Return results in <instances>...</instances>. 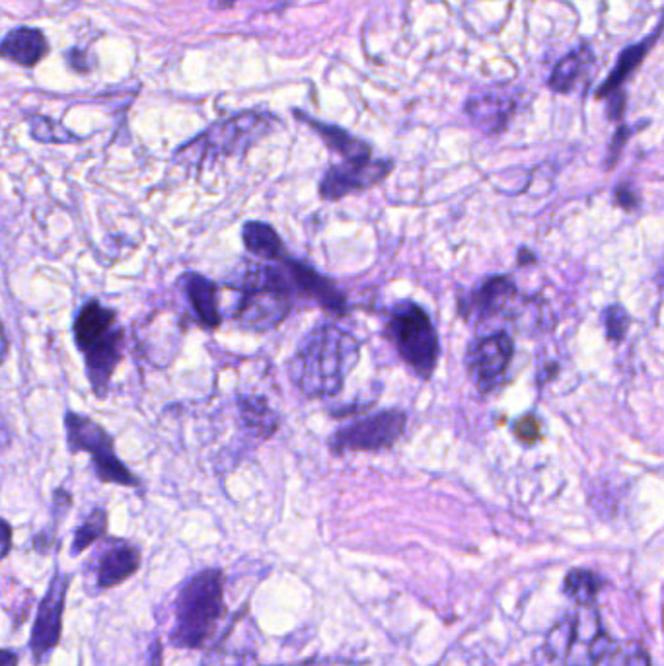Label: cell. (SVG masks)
Here are the masks:
<instances>
[{"label":"cell","instance_id":"8992f818","mask_svg":"<svg viewBox=\"0 0 664 666\" xmlns=\"http://www.w3.org/2000/svg\"><path fill=\"white\" fill-rule=\"evenodd\" d=\"M386 335L393 343L403 363L427 380L435 372L440 345L431 315L413 300H400L393 305L386 324Z\"/></svg>","mask_w":664,"mask_h":666},{"label":"cell","instance_id":"30bf717a","mask_svg":"<svg viewBox=\"0 0 664 666\" xmlns=\"http://www.w3.org/2000/svg\"><path fill=\"white\" fill-rule=\"evenodd\" d=\"M515 342L507 332L488 333L473 340L466 351V368L481 395L495 394L508 378Z\"/></svg>","mask_w":664,"mask_h":666},{"label":"cell","instance_id":"4fadbf2b","mask_svg":"<svg viewBox=\"0 0 664 666\" xmlns=\"http://www.w3.org/2000/svg\"><path fill=\"white\" fill-rule=\"evenodd\" d=\"M518 289L507 275H491L460 298V315L470 324H483L499 315H508L516 307Z\"/></svg>","mask_w":664,"mask_h":666},{"label":"cell","instance_id":"d6986e66","mask_svg":"<svg viewBox=\"0 0 664 666\" xmlns=\"http://www.w3.org/2000/svg\"><path fill=\"white\" fill-rule=\"evenodd\" d=\"M596 57L593 47L588 44L579 45L577 49L569 51L561 57L558 65L551 70L548 88L556 94H571L575 88L585 82L586 77L595 69Z\"/></svg>","mask_w":664,"mask_h":666},{"label":"cell","instance_id":"8fae6325","mask_svg":"<svg viewBox=\"0 0 664 666\" xmlns=\"http://www.w3.org/2000/svg\"><path fill=\"white\" fill-rule=\"evenodd\" d=\"M393 170L392 160H341L330 168L320 182V197L325 202H340L351 193L367 192L382 184Z\"/></svg>","mask_w":664,"mask_h":666},{"label":"cell","instance_id":"9c48e42d","mask_svg":"<svg viewBox=\"0 0 664 666\" xmlns=\"http://www.w3.org/2000/svg\"><path fill=\"white\" fill-rule=\"evenodd\" d=\"M405 425L408 415L402 410H386L335 430L328 440V447L337 456L347 452H378L392 448L403 437Z\"/></svg>","mask_w":664,"mask_h":666},{"label":"cell","instance_id":"1f68e13d","mask_svg":"<svg viewBox=\"0 0 664 666\" xmlns=\"http://www.w3.org/2000/svg\"><path fill=\"white\" fill-rule=\"evenodd\" d=\"M616 203L620 205L623 210H633L639 207V195L630 184H620L614 192Z\"/></svg>","mask_w":664,"mask_h":666},{"label":"cell","instance_id":"ffe728a7","mask_svg":"<svg viewBox=\"0 0 664 666\" xmlns=\"http://www.w3.org/2000/svg\"><path fill=\"white\" fill-rule=\"evenodd\" d=\"M298 119L302 123H307L308 127L324 140L325 147L340 154L341 160H367L373 158V149L370 145L365 142L363 139H358L355 135H351L350 131L341 129L337 125H330V123L320 122L314 119L312 115L302 114V112H295Z\"/></svg>","mask_w":664,"mask_h":666},{"label":"cell","instance_id":"7c38bea8","mask_svg":"<svg viewBox=\"0 0 664 666\" xmlns=\"http://www.w3.org/2000/svg\"><path fill=\"white\" fill-rule=\"evenodd\" d=\"M661 34H663V24H659L655 27V32L648 35L645 39H641L639 44L626 47L618 55L616 65L610 70L608 79L604 80L603 84L596 90V100H604L608 104L606 112H608V117L613 122L621 123V117H623V112H626V87L630 84L636 70L641 67V62L645 61V57L655 47L656 42L661 39Z\"/></svg>","mask_w":664,"mask_h":666},{"label":"cell","instance_id":"ac0fdd59","mask_svg":"<svg viewBox=\"0 0 664 666\" xmlns=\"http://www.w3.org/2000/svg\"><path fill=\"white\" fill-rule=\"evenodd\" d=\"M49 53L44 32L37 27H14L0 42V59L22 67H35Z\"/></svg>","mask_w":664,"mask_h":666},{"label":"cell","instance_id":"83f0119b","mask_svg":"<svg viewBox=\"0 0 664 666\" xmlns=\"http://www.w3.org/2000/svg\"><path fill=\"white\" fill-rule=\"evenodd\" d=\"M203 666H262L254 653H240V651H210Z\"/></svg>","mask_w":664,"mask_h":666},{"label":"cell","instance_id":"3957f363","mask_svg":"<svg viewBox=\"0 0 664 666\" xmlns=\"http://www.w3.org/2000/svg\"><path fill=\"white\" fill-rule=\"evenodd\" d=\"M75 342L79 347L92 392L104 400L110 392V384L115 368L123 359V328L117 320V312L105 308L100 300H88L75 318Z\"/></svg>","mask_w":664,"mask_h":666},{"label":"cell","instance_id":"5b68a950","mask_svg":"<svg viewBox=\"0 0 664 666\" xmlns=\"http://www.w3.org/2000/svg\"><path fill=\"white\" fill-rule=\"evenodd\" d=\"M225 608L222 571L205 570L190 578L175 600L174 630L170 633L178 648H203L219 628Z\"/></svg>","mask_w":664,"mask_h":666},{"label":"cell","instance_id":"f1b7e54d","mask_svg":"<svg viewBox=\"0 0 664 666\" xmlns=\"http://www.w3.org/2000/svg\"><path fill=\"white\" fill-rule=\"evenodd\" d=\"M631 135H633V129L628 127V125H620L616 133H614L613 142H610V147H608V154L604 158V170L606 172H610L616 164H618V160H620L621 152H623V147L628 145V140L631 139Z\"/></svg>","mask_w":664,"mask_h":666},{"label":"cell","instance_id":"52a82bcc","mask_svg":"<svg viewBox=\"0 0 664 666\" xmlns=\"http://www.w3.org/2000/svg\"><path fill=\"white\" fill-rule=\"evenodd\" d=\"M65 429L70 452L90 455L100 482L139 487V478L115 455L114 438L110 437V433L100 423L69 412L65 415Z\"/></svg>","mask_w":664,"mask_h":666},{"label":"cell","instance_id":"e0dca14e","mask_svg":"<svg viewBox=\"0 0 664 666\" xmlns=\"http://www.w3.org/2000/svg\"><path fill=\"white\" fill-rule=\"evenodd\" d=\"M142 555L131 542H115L102 553L98 563V587L114 588L140 570Z\"/></svg>","mask_w":664,"mask_h":666},{"label":"cell","instance_id":"277c9868","mask_svg":"<svg viewBox=\"0 0 664 666\" xmlns=\"http://www.w3.org/2000/svg\"><path fill=\"white\" fill-rule=\"evenodd\" d=\"M618 643L604 628L596 605L577 606L553 623L543 641L546 655L560 666H598L613 657Z\"/></svg>","mask_w":664,"mask_h":666},{"label":"cell","instance_id":"2e32d148","mask_svg":"<svg viewBox=\"0 0 664 666\" xmlns=\"http://www.w3.org/2000/svg\"><path fill=\"white\" fill-rule=\"evenodd\" d=\"M283 265L289 273L295 295H300L307 300H314L316 305H320L330 314L340 315V318L347 315V312H350L347 298L337 289L335 283H332L324 275H320L314 267H310L305 262L293 260V257L285 260Z\"/></svg>","mask_w":664,"mask_h":666},{"label":"cell","instance_id":"cb8c5ba5","mask_svg":"<svg viewBox=\"0 0 664 666\" xmlns=\"http://www.w3.org/2000/svg\"><path fill=\"white\" fill-rule=\"evenodd\" d=\"M604 587V578L591 570H571L563 581V593L577 606L596 605Z\"/></svg>","mask_w":664,"mask_h":666},{"label":"cell","instance_id":"9a60e30c","mask_svg":"<svg viewBox=\"0 0 664 666\" xmlns=\"http://www.w3.org/2000/svg\"><path fill=\"white\" fill-rule=\"evenodd\" d=\"M466 115L483 135L497 137L508 129L518 112V97L511 90H488L468 97Z\"/></svg>","mask_w":664,"mask_h":666},{"label":"cell","instance_id":"ba28073f","mask_svg":"<svg viewBox=\"0 0 664 666\" xmlns=\"http://www.w3.org/2000/svg\"><path fill=\"white\" fill-rule=\"evenodd\" d=\"M279 119L267 112H244L215 123L192 147H202L203 157H237L275 131Z\"/></svg>","mask_w":664,"mask_h":666},{"label":"cell","instance_id":"603a6c76","mask_svg":"<svg viewBox=\"0 0 664 666\" xmlns=\"http://www.w3.org/2000/svg\"><path fill=\"white\" fill-rule=\"evenodd\" d=\"M238 403H240V415L244 420L245 427L257 437H272L273 433L277 430L279 421L267 402L260 395H245V398H240Z\"/></svg>","mask_w":664,"mask_h":666},{"label":"cell","instance_id":"44dd1931","mask_svg":"<svg viewBox=\"0 0 664 666\" xmlns=\"http://www.w3.org/2000/svg\"><path fill=\"white\" fill-rule=\"evenodd\" d=\"M182 280H184L185 297L192 305L195 320L207 330H217L222 322L219 305H217L219 287L199 273H187Z\"/></svg>","mask_w":664,"mask_h":666},{"label":"cell","instance_id":"e575fe53","mask_svg":"<svg viewBox=\"0 0 664 666\" xmlns=\"http://www.w3.org/2000/svg\"><path fill=\"white\" fill-rule=\"evenodd\" d=\"M0 666H18V655L7 648H0Z\"/></svg>","mask_w":664,"mask_h":666},{"label":"cell","instance_id":"4dcf8cb0","mask_svg":"<svg viewBox=\"0 0 664 666\" xmlns=\"http://www.w3.org/2000/svg\"><path fill=\"white\" fill-rule=\"evenodd\" d=\"M620 666H653L651 657H649L645 647H641L639 643H630L628 647L620 653Z\"/></svg>","mask_w":664,"mask_h":666},{"label":"cell","instance_id":"f546056e","mask_svg":"<svg viewBox=\"0 0 664 666\" xmlns=\"http://www.w3.org/2000/svg\"><path fill=\"white\" fill-rule=\"evenodd\" d=\"M515 435L518 440H523L526 445H533L540 437V423L534 415H525V417L516 420Z\"/></svg>","mask_w":664,"mask_h":666},{"label":"cell","instance_id":"d590c367","mask_svg":"<svg viewBox=\"0 0 664 666\" xmlns=\"http://www.w3.org/2000/svg\"><path fill=\"white\" fill-rule=\"evenodd\" d=\"M518 263L520 265H528V263H536V255L528 250V248H523L520 252H518Z\"/></svg>","mask_w":664,"mask_h":666},{"label":"cell","instance_id":"d6a6232c","mask_svg":"<svg viewBox=\"0 0 664 666\" xmlns=\"http://www.w3.org/2000/svg\"><path fill=\"white\" fill-rule=\"evenodd\" d=\"M12 550V526L0 518V561L4 560Z\"/></svg>","mask_w":664,"mask_h":666},{"label":"cell","instance_id":"7402d4cb","mask_svg":"<svg viewBox=\"0 0 664 666\" xmlns=\"http://www.w3.org/2000/svg\"><path fill=\"white\" fill-rule=\"evenodd\" d=\"M242 240L250 254L265 260L267 263H283L290 257L287 245L281 240L277 230L270 227L267 222H260V220L245 222L242 228Z\"/></svg>","mask_w":664,"mask_h":666},{"label":"cell","instance_id":"7a4b0ae2","mask_svg":"<svg viewBox=\"0 0 664 666\" xmlns=\"http://www.w3.org/2000/svg\"><path fill=\"white\" fill-rule=\"evenodd\" d=\"M230 289L240 295L232 318L250 332H272L293 310L295 289L283 263H244Z\"/></svg>","mask_w":664,"mask_h":666},{"label":"cell","instance_id":"6da1fadb","mask_svg":"<svg viewBox=\"0 0 664 666\" xmlns=\"http://www.w3.org/2000/svg\"><path fill=\"white\" fill-rule=\"evenodd\" d=\"M360 345L337 325L320 324L302 337L289 360L293 384L307 398H332L357 367Z\"/></svg>","mask_w":664,"mask_h":666},{"label":"cell","instance_id":"4316f807","mask_svg":"<svg viewBox=\"0 0 664 666\" xmlns=\"http://www.w3.org/2000/svg\"><path fill=\"white\" fill-rule=\"evenodd\" d=\"M604 328H606V337L613 343H621L626 340V335L630 332L631 318L626 308L620 305L604 310Z\"/></svg>","mask_w":664,"mask_h":666},{"label":"cell","instance_id":"484cf974","mask_svg":"<svg viewBox=\"0 0 664 666\" xmlns=\"http://www.w3.org/2000/svg\"><path fill=\"white\" fill-rule=\"evenodd\" d=\"M32 137L39 142H79V137L47 117H32Z\"/></svg>","mask_w":664,"mask_h":666},{"label":"cell","instance_id":"5bb4252c","mask_svg":"<svg viewBox=\"0 0 664 666\" xmlns=\"http://www.w3.org/2000/svg\"><path fill=\"white\" fill-rule=\"evenodd\" d=\"M67 590H69V577L57 573L53 577L47 593H45L44 600L39 602V608H37L34 630H32V641H30L32 655H34L37 665L61 641L62 612H65Z\"/></svg>","mask_w":664,"mask_h":666},{"label":"cell","instance_id":"836d02e7","mask_svg":"<svg viewBox=\"0 0 664 666\" xmlns=\"http://www.w3.org/2000/svg\"><path fill=\"white\" fill-rule=\"evenodd\" d=\"M10 343L4 332V325L0 322V367L4 365V360L9 359Z\"/></svg>","mask_w":664,"mask_h":666},{"label":"cell","instance_id":"d4e9b609","mask_svg":"<svg viewBox=\"0 0 664 666\" xmlns=\"http://www.w3.org/2000/svg\"><path fill=\"white\" fill-rule=\"evenodd\" d=\"M107 535V513L104 508H94L87 520L79 526V530L75 532V540H72V555H79V553L88 550L92 543H96L98 540H102Z\"/></svg>","mask_w":664,"mask_h":666}]
</instances>
